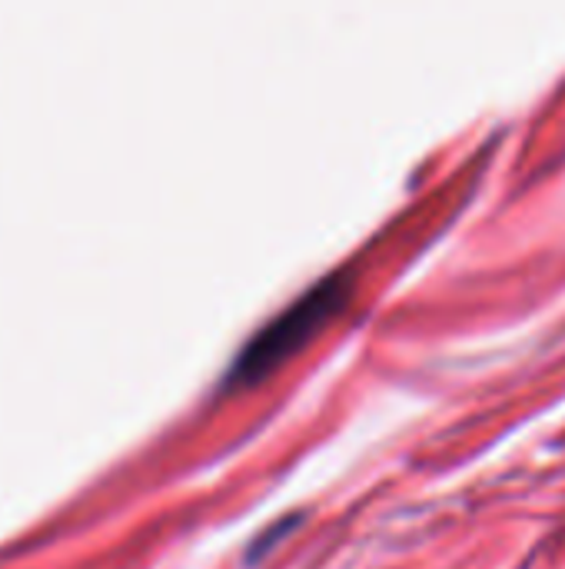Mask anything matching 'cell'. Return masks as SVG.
<instances>
[{"label": "cell", "mask_w": 565, "mask_h": 569, "mask_svg": "<svg viewBox=\"0 0 565 569\" xmlns=\"http://www.w3.org/2000/svg\"><path fill=\"white\" fill-rule=\"evenodd\" d=\"M343 297H346V287H343L340 277H330V280L316 283L286 313H280L266 330H260L253 337L246 353L236 360L233 377L236 380H260V377H266L276 363H283L293 350H300V343H306L336 313Z\"/></svg>", "instance_id": "obj_1"}]
</instances>
